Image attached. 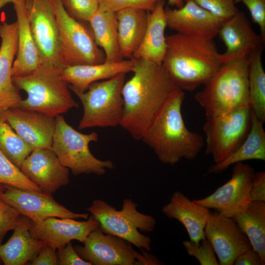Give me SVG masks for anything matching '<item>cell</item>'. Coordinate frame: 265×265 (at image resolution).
Segmentation results:
<instances>
[{
	"mask_svg": "<svg viewBox=\"0 0 265 265\" xmlns=\"http://www.w3.org/2000/svg\"><path fill=\"white\" fill-rule=\"evenodd\" d=\"M0 116L32 150L52 149L55 117L18 107L1 112Z\"/></svg>",
	"mask_w": 265,
	"mask_h": 265,
	"instance_id": "19",
	"label": "cell"
},
{
	"mask_svg": "<svg viewBox=\"0 0 265 265\" xmlns=\"http://www.w3.org/2000/svg\"><path fill=\"white\" fill-rule=\"evenodd\" d=\"M233 265H264L259 254L253 248L239 255Z\"/></svg>",
	"mask_w": 265,
	"mask_h": 265,
	"instance_id": "43",
	"label": "cell"
},
{
	"mask_svg": "<svg viewBox=\"0 0 265 265\" xmlns=\"http://www.w3.org/2000/svg\"><path fill=\"white\" fill-rule=\"evenodd\" d=\"M31 33L42 63L64 68L59 56L58 32L52 0L26 1Z\"/></svg>",
	"mask_w": 265,
	"mask_h": 265,
	"instance_id": "14",
	"label": "cell"
},
{
	"mask_svg": "<svg viewBox=\"0 0 265 265\" xmlns=\"http://www.w3.org/2000/svg\"><path fill=\"white\" fill-rule=\"evenodd\" d=\"M20 169L45 193L52 194L70 182L69 169L62 164L51 148L33 150Z\"/></svg>",
	"mask_w": 265,
	"mask_h": 265,
	"instance_id": "17",
	"label": "cell"
},
{
	"mask_svg": "<svg viewBox=\"0 0 265 265\" xmlns=\"http://www.w3.org/2000/svg\"><path fill=\"white\" fill-rule=\"evenodd\" d=\"M236 4L243 3L248 10L253 23L258 25L260 34L265 40V0H234Z\"/></svg>",
	"mask_w": 265,
	"mask_h": 265,
	"instance_id": "39",
	"label": "cell"
},
{
	"mask_svg": "<svg viewBox=\"0 0 265 265\" xmlns=\"http://www.w3.org/2000/svg\"><path fill=\"white\" fill-rule=\"evenodd\" d=\"M164 0L158 2L153 11L148 12L147 24L143 38L132 58L162 63L167 48Z\"/></svg>",
	"mask_w": 265,
	"mask_h": 265,
	"instance_id": "25",
	"label": "cell"
},
{
	"mask_svg": "<svg viewBox=\"0 0 265 265\" xmlns=\"http://www.w3.org/2000/svg\"><path fill=\"white\" fill-rule=\"evenodd\" d=\"M12 4L17 17L18 44L12 75L23 76L35 70L42 61L31 33L26 0H14Z\"/></svg>",
	"mask_w": 265,
	"mask_h": 265,
	"instance_id": "23",
	"label": "cell"
},
{
	"mask_svg": "<svg viewBox=\"0 0 265 265\" xmlns=\"http://www.w3.org/2000/svg\"><path fill=\"white\" fill-rule=\"evenodd\" d=\"M161 211L166 217L184 226L190 240L198 244L206 239L204 229L211 212L209 209L194 202L182 192L175 191Z\"/></svg>",
	"mask_w": 265,
	"mask_h": 265,
	"instance_id": "22",
	"label": "cell"
},
{
	"mask_svg": "<svg viewBox=\"0 0 265 265\" xmlns=\"http://www.w3.org/2000/svg\"><path fill=\"white\" fill-rule=\"evenodd\" d=\"M168 5L176 6V8H180L184 4V0H167Z\"/></svg>",
	"mask_w": 265,
	"mask_h": 265,
	"instance_id": "44",
	"label": "cell"
},
{
	"mask_svg": "<svg viewBox=\"0 0 265 265\" xmlns=\"http://www.w3.org/2000/svg\"><path fill=\"white\" fill-rule=\"evenodd\" d=\"M166 40L162 64L184 91H193L204 85L222 64L213 40H200L178 33L166 35Z\"/></svg>",
	"mask_w": 265,
	"mask_h": 265,
	"instance_id": "3",
	"label": "cell"
},
{
	"mask_svg": "<svg viewBox=\"0 0 265 265\" xmlns=\"http://www.w3.org/2000/svg\"><path fill=\"white\" fill-rule=\"evenodd\" d=\"M57 23L59 56L63 67L101 63L104 52L96 44L92 32L66 11L61 0H52Z\"/></svg>",
	"mask_w": 265,
	"mask_h": 265,
	"instance_id": "9",
	"label": "cell"
},
{
	"mask_svg": "<svg viewBox=\"0 0 265 265\" xmlns=\"http://www.w3.org/2000/svg\"><path fill=\"white\" fill-rule=\"evenodd\" d=\"M162 0H100L99 9L116 13L127 8H138L151 12Z\"/></svg>",
	"mask_w": 265,
	"mask_h": 265,
	"instance_id": "36",
	"label": "cell"
},
{
	"mask_svg": "<svg viewBox=\"0 0 265 265\" xmlns=\"http://www.w3.org/2000/svg\"><path fill=\"white\" fill-rule=\"evenodd\" d=\"M52 149L59 161L75 176L92 174L101 176L114 164L110 160L96 158L89 149L91 142L99 140L97 132L81 133L68 124L62 115L55 117Z\"/></svg>",
	"mask_w": 265,
	"mask_h": 265,
	"instance_id": "7",
	"label": "cell"
},
{
	"mask_svg": "<svg viewBox=\"0 0 265 265\" xmlns=\"http://www.w3.org/2000/svg\"><path fill=\"white\" fill-rule=\"evenodd\" d=\"M14 0H0V9L8 3H12Z\"/></svg>",
	"mask_w": 265,
	"mask_h": 265,
	"instance_id": "45",
	"label": "cell"
},
{
	"mask_svg": "<svg viewBox=\"0 0 265 265\" xmlns=\"http://www.w3.org/2000/svg\"><path fill=\"white\" fill-rule=\"evenodd\" d=\"M137 205L131 199L123 200L121 210L102 199H95L86 208L99 222L104 233L117 236L140 250L150 251L151 239L141 232L154 231L156 220L151 215L139 212Z\"/></svg>",
	"mask_w": 265,
	"mask_h": 265,
	"instance_id": "6",
	"label": "cell"
},
{
	"mask_svg": "<svg viewBox=\"0 0 265 265\" xmlns=\"http://www.w3.org/2000/svg\"><path fill=\"white\" fill-rule=\"evenodd\" d=\"M249 55L222 63L194 96L206 117L224 115L249 105Z\"/></svg>",
	"mask_w": 265,
	"mask_h": 265,
	"instance_id": "5",
	"label": "cell"
},
{
	"mask_svg": "<svg viewBox=\"0 0 265 265\" xmlns=\"http://www.w3.org/2000/svg\"><path fill=\"white\" fill-rule=\"evenodd\" d=\"M83 246L74 248L83 260L92 265H161L149 251H136L132 244L122 238L104 233L99 228L89 233Z\"/></svg>",
	"mask_w": 265,
	"mask_h": 265,
	"instance_id": "10",
	"label": "cell"
},
{
	"mask_svg": "<svg viewBox=\"0 0 265 265\" xmlns=\"http://www.w3.org/2000/svg\"><path fill=\"white\" fill-rule=\"evenodd\" d=\"M132 58L133 75L122 88L124 114L120 126L134 139L141 140L179 88L162 63Z\"/></svg>",
	"mask_w": 265,
	"mask_h": 265,
	"instance_id": "1",
	"label": "cell"
},
{
	"mask_svg": "<svg viewBox=\"0 0 265 265\" xmlns=\"http://www.w3.org/2000/svg\"><path fill=\"white\" fill-rule=\"evenodd\" d=\"M8 185L20 188L42 191L30 181L20 168L11 162L0 151V186Z\"/></svg>",
	"mask_w": 265,
	"mask_h": 265,
	"instance_id": "33",
	"label": "cell"
},
{
	"mask_svg": "<svg viewBox=\"0 0 265 265\" xmlns=\"http://www.w3.org/2000/svg\"><path fill=\"white\" fill-rule=\"evenodd\" d=\"M185 98L178 88L151 124L142 140L164 164L174 165L181 159L193 160L204 147L202 136L189 131L182 114Z\"/></svg>",
	"mask_w": 265,
	"mask_h": 265,
	"instance_id": "2",
	"label": "cell"
},
{
	"mask_svg": "<svg viewBox=\"0 0 265 265\" xmlns=\"http://www.w3.org/2000/svg\"><path fill=\"white\" fill-rule=\"evenodd\" d=\"M204 235L220 265H233L239 255L252 248L248 237L234 219L215 211L210 213Z\"/></svg>",
	"mask_w": 265,
	"mask_h": 265,
	"instance_id": "15",
	"label": "cell"
},
{
	"mask_svg": "<svg viewBox=\"0 0 265 265\" xmlns=\"http://www.w3.org/2000/svg\"><path fill=\"white\" fill-rule=\"evenodd\" d=\"M98 228V221L91 215L84 221L59 217H49L37 222L30 220L29 231L33 237L56 250L73 240L83 243L89 233Z\"/></svg>",
	"mask_w": 265,
	"mask_h": 265,
	"instance_id": "18",
	"label": "cell"
},
{
	"mask_svg": "<svg viewBox=\"0 0 265 265\" xmlns=\"http://www.w3.org/2000/svg\"><path fill=\"white\" fill-rule=\"evenodd\" d=\"M249 105L227 114L206 117L203 130L206 134V152L215 163L221 162L241 144L250 127Z\"/></svg>",
	"mask_w": 265,
	"mask_h": 265,
	"instance_id": "11",
	"label": "cell"
},
{
	"mask_svg": "<svg viewBox=\"0 0 265 265\" xmlns=\"http://www.w3.org/2000/svg\"><path fill=\"white\" fill-rule=\"evenodd\" d=\"M118 39L121 55L130 59L143 38L148 12L138 8H127L115 13Z\"/></svg>",
	"mask_w": 265,
	"mask_h": 265,
	"instance_id": "28",
	"label": "cell"
},
{
	"mask_svg": "<svg viewBox=\"0 0 265 265\" xmlns=\"http://www.w3.org/2000/svg\"><path fill=\"white\" fill-rule=\"evenodd\" d=\"M217 35L226 46L225 52L219 53L221 64L249 55L265 42L254 31L245 14L239 10L223 23Z\"/></svg>",
	"mask_w": 265,
	"mask_h": 265,
	"instance_id": "20",
	"label": "cell"
},
{
	"mask_svg": "<svg viewBox=\"0 0 265 265\" xmlns=\"http://www.w3.org/2000/svg\"><path fill=\"white\" fill-rule=\"evenodd\" d=\"M183 244L187 253L195 258L201 265H219L214 250L206 238L198 244L190 240H185Z\"/></svg>",
	"mask_w": 265,
	"mask_h": 265,
	"instance_id": "35",
	"label": "cell"
},
{
	"mask_svg": "<svg viewBox=\"0 0 265 265\" xmlns=\"http://www.w3.org/2000/svg\"><path fill=\"white\" fill-rule=\"evenodd\" d=\"M0 112L17 107L22 100L12 79V69L18 44L16 21L0 24Z\"/></svg>",
	"mask_w": 265,
	"mask_h": 265,
	"instance_id": "21",
	"label": "cell"
},
{
	"mask_svg": "<svg viewBox=\"0 0 265 265\" xmlns=\"http://www.w3.org/2000/svg\"><path fill=\"white\" fill-rule=\"evenodd\" d=\"M0 199L34 222L49 217L87 219V213H76L57 202L51 194L8 185L0 187Z\"/></svg>",
	"mask_w": 265,
	"mask_h": 265,
	"instance_id": "13",
	"label": "cell"
},
{
	"mask_svg": "<svg viewBox=\"0 0 265 265\" xmlns=\"http://www.w3.org/2000/svg\"><path fill=\"white\" fill-rule=\"evenodd\" d=\"M57 265H92L83 260L78 254L71 241L65 246L57 249Z\"/></svg>",
	"mask_w": 265,
	"mask_h": 265,
	"instance_id": "40",
	"label": "cell"
},
{
	"mask_svg": "<svg viewBox=\"0 0 265 265\" xmlns=\"http://www.w3.org/2000/svg\"><path fill=\"white\" fill-rule=\"evenodd\" d=\"M133 61L131 58L116 62L80 65L65 67L62 78L75 94L85 91L92 83L110 79L119 74L132 72Z\"/></svg>",
	"mask_w": 265,
	"mask_h": 265,
	"instance_id": "24",
	"label": "cell"
},
{
	"mask_svg": "<svg viewBox=\"0 0 265 265\" xmlns=\"http://www.w3.org/2000/svg\"><path fill=\"white\" fill-rule=\"evenodd\" d=\"M24 217L16 209L0 199V245L7 233L19 225Z\"/></svg>",
	"mask_w": 265,
	"mask_h": 265,
	"instance_id": "38",
	"label": "cell"
},
{
	"mask_svg": "<svg viewBox=\"0 0 265 265\" xmlns=\"http://www.w3.org/2000/svg\"><path fill=\"white\" fill-rule=\"evenodd\" d=\"M125 73L92 83L87 89L75 94L83 106L79 129L120 126L124 114L122 88Z\"/></svg>",
	"mask_w": 265,
	"mask_h": 265,
	"instance_id": "8",
	"label": "cell"
},
{
	"mask_svg": "<svg viewBox=\"0 0 265 265\" xmlns=\"http://www.w3.org/2000/svg\"><path fill=\"white\" fill-rule=\"evenodd\" d=\"M68 13L79 21L89 22L99 8L100 0H61Z\"/></svg>",
	"mask_w": 265,
	"mask_h": 265,
	"instance_id": "34",
	"label": "cell"
},
{
	"mask_svg": "<svg viewBox=\"0 0 265 265\" xmlns=\"http://www.w3.org/2000/svg\"><path fill=\"white\" fill-rule=\"evenodd\" d=\"M30 220L24 216L7 241L0 245V259L4 265H24L33 260L46 244L30 233Z\"/></svg>",
	"mask_w": 265,
	"mask_h": 265,
	"instance_id": "26",
	"label": "cell"
},
{
	"mask_svg": "<svg viewBox=\"0 0 265 265\" xmlns=\"http://www.w3.org/2000/svg\"><path fill=\"white\" fill-rule=\"evenodd\" d=\"M187 0H184V1ZM200 7L224 22L239 10L234 0H191Z\"/></svg>",
	"mask_w": 265,
	"mask_h": 265,
	"instance_id": "37",
	"label": "cell"
},
{
	"mask_svg": "<svg viewBox=\"0 0 265 265\" xmlns=\"http://www.w3.org/2000/svg\"><path fill=\"white\" fill-rule=\"evenodd\" d=\"M243 162L234 164L231 178L211 195L192 201L224 216L232 217L244 211L251 202L250 191L255 173Z\"/></svg>",
	"mask_w": 265,
	"mask_h": 265,
	"instance_id": "12",
	"label": "cell"
},
{
	"mask_svg": "<svg viewBox=\"0 0 265 265\" xmlns=\"http://www.w3.org/2000/svg\"><path fill=\"white\" fill-rule=\"evenodd\" d=\"M264 45L249 54L248 89L251 111L265 122V72L262 63Z\"/></svg>",
	"mask_w": 265,
	"mask_h": 265,
	"instance_id": "31",
	"label": "cell"
},
{
	"mask_svg": "<svg viewBox=\"0 0 265 265\" xmlns=\"http://www.w3.org/2000/svg\"><path fill=\"white\" fill-rule=\"evenodd\" d=\"M248 237L252 248L265 265V202L251 201L242 212L232 217Z\"/></svg>",
	"mask_w": 265,
	"mask_h": 265,
	"instance_id": "30",
	"label": "cell"
},
{
	"mask_svg": "<svg viewBox=\"0 0 265 265\" xmlns=\"http://www.w3.org/2000/svg\"><path fill=\"white\" fill-rule=\"evenodd\" d=\"M251 201L265 202V172H255L250 191Z\"/></svg>",
	"mask_w": 265,
	"mask_h": 265,
	"instance_id": "41",
	"label": "cell"
},
{
	"mask_svg": "<svg viewBox=\"0 0 265 265\" xmlns=\"http://www.w3.org/2000/svg\"><path fill=\"white\" fill-rule=\"evenodd\" d=\"M63 69L42 63L26 75L12 77L16 87L27 93L17 107L53 117L78 107L68 83L62 78Z\"/></svg>",
	"mask_w": 265,
	"mask_h": 265,
	"instance_id": "4",
	"label": "cell"
},
{
	"mask_svg": "<svg viewBox=\"0 0 265 265\" xmlns=\"http://www.w3.org/2000/svg\"><path fill=\"white\" fill-rule=\"evenodd\" d=\"M263 124L251 111L250 129L245 140L226 159L211 165L207 174H220L232 165L248 160L265 161V132Z\"/></svg>",
	"mask_w": 265,
	"mask_h": 265,
	"instance_id": "27",
	"label": "cell"
},
{
	"mask_svg": "<svg viewBox=\"0 0 265 265\" xmlns=\"http://www.w3.org/2000/svg\"><path fill=\"white\" fill-rule=\"evenodd\" d=\"M167 26L176 33L203 40H213L224 22L191 0L180 8L165 7Z\"/></svg>",
	"mask_w": 265,
	"mask_h": 265,
	"instance_id": "16",
	"label": "cell"
},
{
	"mask_svg": "<svg viewBox=\"0 0 265 265\" xmlns=\"http://www.w3.org/2000/svg\"><path fill=\"white\" fill-rule=\"evenodd\" d=\"M28 0H26V1H28Z\"/></svg>",
	"mask_w": 265,
	"mask_h": 265,
	"instance_id": "46",
	"label": "cell"
},
{
	"mask_svg": "<svg viewBox=\"0 0 265 265\" xmlns=\"http://www.w3.org/2000/svg\"><path fill=\"white\" fill-rule=\"evenodd\" d=\"M33 150L0 116V151L20 168Z\"/></svg>",
	"mask_w": 265,
	"mask_h": 265,
	"instance_id": "32",
	"label": "cell"
},
{
	"mask_svg": "<svg viewBox=\"0 0 265 265\" xmlns=\"http://www.w3.org/2000/svg\"><path fill=\"white\" fill-rule=\"evenodd\" d=\"M88 22L96 45L104 53L105 61L116 62L123 59L119 46L115 13L99 8Z\"/></svg>",
	"mask_w": 265,
	"mask_h": 265,
	"instance_id": "29",
	"label": "cell"
},
{
	"mask_svg": "<svg viewBox=\"0 0 265 265\" xmlns=\"http://www.w3.org/2000/svg\"><path fill=\"white\" fill-rule=\"evenodd\" d=\"M33 260L32 265H56L57 257L56 250L46 244Z\"/></svg>",
	"mask_w": 265,
	"mask_h": 265,
	"instance_id": "42",
	"label": "cell"
}]
</instances>
